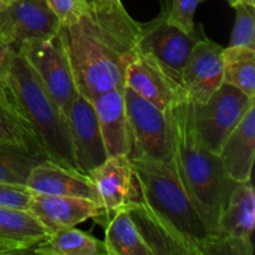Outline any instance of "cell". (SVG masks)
<instances>
[{
	"mask_svg": "<svg viewBox=\"0 0 255 255\" xmlns=\"http://www.w3.org/2000/svg\"><path fill=\"white\" fill-rule=\"evenodd\" d=\"M141 24L121 0H89V7L76 22L60 27L80 95L91 101L102 92L125 86Z\"/></svg>",
	"mask_w": 255,
	"mask_h": 255,
	"instance_id": "6da1fadb",
	"label": "cell"
},
{
	"mask_svg": "<svg viewBox=\"0 0 255 255\" xmlns=\"http://www.w3.org/2000/svg\"><path fill=\"white\" fill-rule=\"evenodd\" d=\"M192 105L193 102L186 97L167 111L172 136V163L212 238L236 183L224 174L218 154L199 143L193 127Z\"/></svg>",
	"mask_w": 255,
	"mask_h": 255,
	"instance_id": "7a4b0ae2",
	"label": "cell"
},
{
	"mask_svg": "<svg viewBox=\"0 0 255 255\" xmlns=\"http://www.w3.org/2000/svg\"><path fill=\"white\" fill-rule=\"evenodd\" d=\"M6 84L17 116L47 159L75 168L67 117L36 77L24 57L10 49Z\"/></svg>",
	"mask_w": 255,
	"mask_h": 255,
	"instance_id": "3957f363",
	"label": "cell"
},
{
	"mask_svg": "<svg viewBox=\"0 0 255 255\" xmlns=\"http://www.w3.org/2000/svg\"><path fill=\"white\" fill-rule=\"evenodd\" d=\"M139 201L149 214L176 237L191 255H206L209 233L182 187L173 164L132 161Z\"/></svg>",
	"mask_w": 255,
	"mask_h": 255,
	"instance_id": "277c9868",
	"label": "cell"
},
{
	"mask_svg": "<svg viewBox=\"0 0 255 255\" xmlns=\"http://www.w3.org/2000/svg\"><path fill=\"white\" fill-rule=\"evenodd\" d=\"M127 119L131 132L132 161L172 163V136L168 112L124 86Z\"/></svg>",
	"mask_w": 255,
	"mask_h": 255,
	"instance_id": "5b68a950",
	"label": "cell"
},
{
	"mask_svg": "<svg viewBox=\"0 0 255 255\" xmlns=\"http://www.w3.org/2000/svg\"><path fill=\"white\" fill-rule=\"evenodd\" d=\"M17 52L67 117L72 101L79 92L60 31L51 37L27 40Z\"/></svg>",
	"mask_w": 255,
	"mask_h": 255,
	"instance_id": "8992f818",
	"label": "cell"
},
{
	"mask_svg": "<svg viewBox=\"0 0 255 255\" xmlns=\"http://www.w3.org/2000/svg\"><path fill=\"white\" fill-rule=\"evenodd\" d=\"M255 102L231 85L223 84L204 104L192 105V119L199 143L219 154L231 132Z\"/></svg>",
	"mask_w": 255,
	"mask_h": 255,
	"instance_id": "52a82bcc",
	"label": "cell"
},
{
	"mask_svg": "<svg viewBox=\"0 0 255 255\" xmlns=\"http://www.w3.org/2000/svg\"><path fill=\"white\" fill-rule=\"evenodd\" d=\"M255 194L251 181L236 183L206 255H253Z\"/></svg>",
	"mask_w": 255,
	"mask_h": 255,
	"instance_id": "ba28073f",
	"label": "cell"
},
{
	"mask_svg": "<svg viewBox=\"0 0 255 255\" xmlns=\"http://www.w3.org/2000/svg\"><path fill=\"white\" fill-rule=\"evenodd\" d=\"M169 1L171 0H164L159 14L149 21L141 24L137 49L152 55L181 84L182 67L192 47L204 36V32L201 25L194 34H187L169 24Z\"/></svg>",
	"mask_w": 255,
	"mask_h": 255,
	"instance_id": "9c48e42d",
	"label": "cell"
},
{
	"mask_svg": "<svg viewBox=\"0 0 255 255\" xmlns=\"http://www.w3.org/2000/svg\"><path fill=\"white\" fill-rule=\"evenodd\" d=\"M87 176L94 182L101 207V217L97 224L104 228L115 214L129 209L141 198L136 174L128 156L107 157Z\"/></svg>",
	"mask_w": 255,
	"mask_h": 255,
	"instance_id": "30bf717a",
	"label": "cell"
},
{
	"mask_svg": "<svg viewBox=\"0 0 255 255\" xmlns=\"http://www.w3.org/2000/svg\"><path fill=\"white\" fill-rule=\"evenodd\" d=\"M60 27L45 0H14L0 10V46L17 51L27 40L55 36Z\"/></svg>",
	"mask_w": 255,
	"mask_h": 255,
	"instance_id": "8fae6325",
	"label": "cell"
},
{
	"mask_svg": "<svg viewBox=\"0 0 255 255\" xmlns=\"http://www.w3.org/2000/svg\"><path fill=\"white\" fill-rule=\"evenodd\" d=\"M125 86L162 111H168L174 104L187 97L182 85L152 55L138 49L126 69Z\"/></svg>",
	"mask_w": 255,
	"mask_h": 255,
	"instance_id": "7c38bea8",
	"label": "cell"
},
{
	"mask_svg": "<svg viewBox=\"0 0 255 255\" xmlns=\"http://www.w3.org/2000/svg\"><path fill=\"white\" fill-rule=\"evenodd\" d=\"M222 45L204 35L194 44L181 71V84L193 104H204L223 85Z\"/></svg>",
	"mask_w": 255,
	"mask_h": 255,
	"instance_id": "4fadbf2b",
	"label": "cell"
},
{
	"mask_svg": "<svg viewBox=\"0 0 255 255\" xmlns=\"http://www.w3.org/2000/svg\"><path fill=\"white\" fill-rule=\"evenodd\" d=\"M75 167L79 172H90L107 158L96 112L91 101L77 94L67 114Z\"/></svg>",
	"mask_w": 255,
	"mask_h": 255,
	"instance_id": "5bb4252c",
	"label": "cell"
},
{
	"mask_svg": "<svg viewBox=\"0 0 255 255\" xmlns=\"http://www.w3.org/2000/svg\"><path fill=\"white\" fill-rule=\"evenodd\" d=\"M27 211L40 222L49 234L72 228L89 219L97 223L101 217V207L90 199L34 192Z\"/></svg>",
	"mask_w": 255,
	"mask_h": 255,
	"instance_id": "9a60e30c",
	"label": "cell"
},
{
	"mask_svg": "<svg viewBox=\"0 0 255 255\" xmlns=\"http://www.w3.org/2000/svg\"><path fill=\"white\" fill-rule=\"evenodd\" d=\"M25 186L34 193L77 197L99 204L95 184L87 174L61 166L51 159L46 158L36 164L30 172Z\"/></svg>",
	"mask_w": 255,
	"mask_h": 255,
	"instance_id": "2e32d148",
	"label": "cell"
},
{
	"mask_svg": "<svg viewBox=\"0 0 255 255\" xmlns=\"http://www.w3.org/2000/svg\"><path fill=\"white\" fill-rule=\"evenodd\" d=\"M107 157L129 156L131 132L127 119L124 87L109 90L91 100Z\"/></svg>",
	"mask_w": 255,
	"mask_h": 255,
	"instance_id": "e0dca14e",
	"label": "cell"
},
{
	"mask_svg": "<svg viewBox=\"0 0 255 255\" xmlns=\"http://www.w3.org/2000/svg\"><path fill=\"white\" fill-rule=\"evenodd\" d=\"M255 156V102L222 146L218 157L224 174L234 183L251 181Z\"/></svg>",
	"mask_w": 255,
	"mask_h": 255,
	"instance_id": "ac0fdd59",
	"label": "cell"
},
{
	"mask_svg": "<svg viewBox=\"0 0 255 255\" xmlns=\"http://www.w3.org/2000/svg\"><path fill=\"white\" fill-rule=\"evenodd\" d=\"M49 236L29 211L0 207V243L16 249L19 254L30 253Z\"/></svg>",
	"mask_w": 255,
	"mask_h": 255,
	"instance_id": "d6986e66",
	"label": "cell"
},
{
	"mask_svg": "<svg viewBox=\"0 0 255 255\" xmlns=\"http://www.w3.org/2000/svg\"><path fill=\"white\" fill-rule=\"evenodd\" d=\"M107 255H153L139 234L128 209L115 214L105 227Z\"/></svg>",
	"mask_w": 255,
	"mask_h": 255,
	"instance_id": "ffe728a7",
	"label": "cell"
},
{
	"mask_svg": "<svg viewBox=\"0 0 255 255\" xmlns=\"http://www.w3.org/2000/svg\"><path fill=\"white\" fill-rule=\"evenodd\" d=\"M32 253L41 255H107L105 243L76 227L50 234Z\"/></svg>",
	"mask_w": 255,
	"mask_h": 255,
	"instance_id": "44dd1931",
	"label": "cell"
},
{
	"mask_svg": "<svg viewBox=\"0 0 255 255\" xmlns=\"http://www.w3.org/2000/svg\"><path fill=\"white\" fill-rule=\"evenodd\" d=\"M139 234L153 255H191L186 247L147 212L141 201L128 209Z\"/></svg>",
	"mask_w": 255,
	"mask_h": 255,
	"instance_id": "7402d4cb",
	"label": "cell"
},
{
	"mask_svg": "<svg viewBox=\"0 0 255 255\" xmlns=\"http://www.w3.org/2000/svg\"><path fill=\"white\" fill-rule=\"evenodd\" d=\"M223 84L255 99V49L227 46L223 50Z\"/></svg>",
	"mask_w": 255,
	"mask_h": 255,
	"instance_id": "603a6c76",
	"label": "cell"
},
{
	"mask_svg": "<svg viewBox=\"0 0 255 255\" xmlns=\"http://www.w3.org/2000/svg\"><path fill=\"white\" fill-rule=\"evenodd\" d=\"M44 159L46 158L37 153L0 144V183L25 186L31 169Z\"/></svg>",
	"mask_w": 255,
	"mask_h": 255,
	"instance_id": "cb8c5ba5",
	"label": "cell"
},
{
	"mask_svg": "<svg viewBox=\"0 0 255 255\" xmlns=\"http://www.w3.org/2000/svg\"><path fill=\"white\" fill-rule=\"evenodd\" d=\"M0 144L14 146L45 157L31 132L17 115L0 106ZM46 158V157H45Z\"/></svg>",
	"mask_w": 255,
	"mask_h": 255,
	"instance_id": "d4e9b609",
	"label": "cell"
},
{
	"mask_svg": "<svg viewBox=\"0 0 255 255\" xmlns=\"http://www.w3.org/2000/svg\"><path fill=\"white\" fill-rule=\"evenodd\" d=\"M236 22L228 46L255 49V6L239 4L236 7Z\"/></svg>",
	"mask_w": 255,
	"mask_h": 255,
	"instance_id": "484cf974",
	"label": "cell"
},
{
	"mask_svg": "<svg viewBox=\"0 0 255 255\" xmlns=\"http://www.w3.org/2000/svg\"><path fill=\"white\" fill-rule=\"evenodd\" d=\"M206 0H171L168 22L187 34H194L198 29L194 24V15L199 5Z\"/></svg>",
	"mask_w": 255,
	"mask_h": 255,
	"instance_id": "4316f807",
	"label": "cell"
},
{
	"mask_svg": "<svg viewBox=\"0 0 255 255\" xmlns=\"http://www.w3.org/2000/svg\"><path fill=\"white\" fill-rule=\"evenodd\" d=\"M61 26L76 22L89 7V0H45Z\"/></svg>",
	"mask_w": 255,
	"mask_h": 255,
	"instance_id": "83f0119b",
	"label": "cell"
},
{
	"mask_svg": "<svg viewBox=\"0 0 255 255\" xmlns=\"http://www.w3.org/2000/svg\"><path fill=\"white\" fill-rule=\"evenodd\" d=\"M32 192L22 184L0 183V207L27 211Z\"/></svg>",
	"mask_w": 255,
	"mask_h": 255,
	"instance_id": "f1b7e54d",
	"label": "cell"
},
{
	"mask_svg": "<svg viewBox=\"0 0 255 255\" xmlns=\"http://www.w3.org/2000/svg\"><path fill=\"white\" fill-rule=\"evenodd\" d=\"M9 52V47L0 46V106L17 115L14 104H12L11 96H10L9 87H7L6 84V64Z\"/></svg>",
	"mask_w": 255,
	"mask_h": 255,
	"instance_id": "f546056e",
	"label": "cell"
},
{
	"mask_svg": "<svg viewBox=\"0 0 255 255\" xmlns=\"http://www.w3.org/2000/svg\"><path fill=\"white\" fill-rule=\"evenodd\" d=\"M6 254H19L16 249L11 248V247L6 246V244L0 243V255H6Z\"/></svg>",
	"mask_w": 255,
	"mask_h": 255,
	"instance_id": "4dcf8cb0",
	"label": "cell"
},
{
	"mask_svg": "<svg viewBox=\"0 0 255 255\" xmlns=\"http://www.w3.org/2000/svg\"><path fill=\"white\" fill-rule=\"evenodd\" d=\"M232 7H236L239 4H247V5H254L255 6V0H227Z\"/></svg>",
	"mask_w": 255,
	"mask_h": 255,
	"instance_id": "1f68e13d",
	"label": "cell"
},
{
	"mask_svg": "<svg viewBox=\"0 0 255 255\" xmlns=\"http://www.w3.org/2000/svg\"><path fill=\"white\" fill-rule=\"evenodd\" d=\"M10 2L12 1H10V0H0V10L4 9V7L6 6V5H9Z\"/></svg>",
	"mask_w": 255,
	"mask_h": 255,
	"instance_id": "d6a6232c",
	"label": "cell"
},
{
	"mask_svg": "<svg viewBox=\"0 0 255 255\" xmlns=\"http://www.w3.org/2000/svg\"><path fill=\"white\" fill-rule=\"evenodd\" d=\"M10 1H14V0H10Z\"/></svg>",
	"mask_w": 255,
	"mask_h": 255,
	"instance_id": "836d02e7",
	"label": "cell"
}]
</instances>
